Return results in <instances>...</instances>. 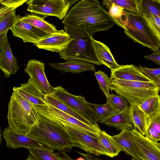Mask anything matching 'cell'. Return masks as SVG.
Listing matches in <instances>:
<instances>
[{"label":"cell","mask_w":160,"mask_h":160,"mask_svg":"<svg viewBox=\"0 0 160 160\" xmlns=\"http://www.w3.org/2000/svg\"><path fill=\"white\" fill-rule=\"evenodd\" d=\"M7 32L0 35V68L8 78L15 74L19 67L8 42Z\"/></svg>","instance_id":"obj_13"},{"label":"cell","mask_w":160,"mask_h":160,"mask_svg":"<svg viewBox=\"0 0 160 160\" xmlns=\"http://www.w3.org/2000/svg\"><path fill=\"white\" fill-rule=\"evenodd\" d=\"M25 160H36L31 155V154H29L27 158Z\"/></svg>","instance_id":"obj_44"},{"label":"cell","mask_w":160,"mask_h":160,"mask_svg":"<svg viewBox=\"0 0 160 160\" xmlns=\"http://www.w3.org/2000/svg\"><path fill=\"white\" fill-rule=\"evenodd\" d=\"M78 0H30L27 10L45 17L54 16L61 20L65 17L69 8Z\"/></svg>","instance_id":"obj_7"},{"label":"cell","mask_w":160,"mask_h":160,"mask_svg":"<svg viewBox=\"0 0 160 160\" xmlns=\"http://www.w3.org/2000/svg\"><path fill=\"white\" fill-rule=\"evenodd\" d=\"M2 135L9 148H26L43 146L37 141L27 135L17 133L8 127L2 131Z\"/></svg>","instance_id":"obj_17"},{"label":"cell","mask_w":160,"mask_h":160,"mask_svg":"<svg viewBox=\"0 0 160 160\" xmlns=\"http://www.w3.org/2000/svg\"><path fill=\"white\" fill-rule=\"evenodd\" d=\"M94 75L98 82L100 88L106 96L107 100H108L111 94L109 91L111 82L110 78L104 72L99 70L95 72Z\"/></svg>","instance_id":"obj_33"},{"label":"cell","mask_w":160,"mask_h":160,"mask_svg":"<svg viewBox=\"0 0 160 160\" xmlns=\"http://www.w3.org/2000/svg\"><path fill=\"white\" fill-rule=\"evenodd\" d=\"M28 0H0V17L27 2Z\"/></svg>","instance_id":"obj_35"},{"label":"cell","mask_w":160,"mask_h":160,"mask_svg":"<svg viewBox=\"0 0 160 160\" xmlns=\"http://www.w3.org/2000/svg\"><path fill=\"white\" fill-rule=\"evenodd\" d=\"M143 57L146 59L152 61L160 66V50L153 52L149 54L144 56Z\"/></svg>","instance_id":"obj_40"},{"label":"cell","mask_w":160,"mask_h":160,"mask_svg":"<svg viewBox=\"0 0 160 160\" xmlns=\"http://www.w3.org/2000/svg\"><path fill=\"white\" fill-rule=\"evenodd\" d=\"M32 156L36 160H68L58 152H54V149L44 146L28 148Z\"/></svg>","instance_id":"obj_26"},{"label":"cell","mask_w":160,"mask_h":160,"mask_svg":"<svg viewBox=\"0 0 160 160\" xmlns=\"http://www.w3.org/2000/svg\"><path fill=\"white\" fill-rule=\"evenodd\" d=\"M140 13L160 40V0H141Z\"/></svg>","instance_id":"obj_15"},{"label":"cell","mask_w":160,"mask_h":160,"mask_svg":"<svg viewBox=\"0 0 160 160\" xmlns=\"http://www.w3.org/2000/svg\"><path fill=\"white\" fill-rule=\"evenodd\" d=\"M154 82L158 85L160 88V77L156 79Z\"/></svg>","instance_id":"obj_43"},{"label":"cell","mask_w":160,"mask_h":160,"mask_svg":"<svg viewBox=\"0 0 160 160\" xmlns=\"http://www.w3.org/2000/svg\"><path fill=\"white\" fill-rule=\"evenodd\" d=\"M111 80L120 79L143 82L153 81L147 77L133 64L120 65L117 69L111 71Z\"/></svg>","instance_id":"obj_19"},{"label":"cell","mask_w":160,"mask_h":160,"mask_svg":"<svg viewBox=\"0 0 160 160\" xmlns=\"http://www.w3.org/2000/svg\"><path fill=\"white\" fill-rule=\"evenodd\" d=\"M60 153L62 154L63 155L65 156L67 159L68 160H75L69 157L65 152H60Z\"/></svg>","instance_id":"obj_42"},{"label":"cell","mask_w":160,"mask_h":160,"mask_svg":"<svg viewBox=\"0 0 160 160\" xmlns=\"http://www.w3.org/2000/svg\"><path fill=\"white\" fill-rule=\"evenodd\" d=\"M79 154L82 156L87 160H103L98 158L92 155L91 154L85 153L76 151Z\"/></svg>","instance_id":"obj_41"},{"label":"cell","mask_w":160,"mask_h":160,"mask_svg":"<svg viewBox=\"0 0 160 160\" xmlns=\"http://www.w3.org/2000/svg\"><path fill=\"white\" fill-rule=\"evenodd\" d=\"M127 17L126 36L134 42L145 47L153 52L159 50L160 40L141 14L126 10Z\"/></svg>","instance_id":"obj_6"},{"label":"cell","mask_w":160,"mask_h":160,"mask_svg":"<svg viewBox=\"0 0 160 160\" xmlns=\"http://www.w3.org/2000/svg\"><path fill=\"white\" fill-rule=\"evenodd\" d=\"M39 112L42 115L56 122L70 124L98 139L101 130L100 128L87 124L48 103L46 105L41 106Z\"/></svg>","instance_id":"obj_8"},{"label":"cell","mask_w":160,"mask_h":160,"mask_svg":"<svg viewBox=\"0 0 160 160\" xmlns=\"http://www.w3.org/2000/svg\"><path fill=\"white\" fill-rule=\"evenodd\" d=\"M92 43L96 56L100 62L111 71L118 68L120 65L116 61L110 50L103 43L92 38Z\"/></svg>","instance_id":"obj_22"},{"label":"cell","mask_w":160,"mask_h":160,"mask_svg":"<svg viewBox=\"0 0 160 160\" xmlns=\"http://www.w3.org/2000/svg\"><path fill=\"white\" fill-rule=\"evenodd\" d=\"M44 98L47 103L55 107L60 110L74 117L87 124L100 128L99 126L94 125L91 123L79 113L58 99L53 94L45 95Z\"/></svg>","instance_id":"obj_25"},{"label":"cell","mask_w":160,"mask_h":160,"mask_svg":"<svg viewBox=\"0 0 160 160\" xmlns=\"http://www.w3.org/2000/svg\"><path fill=\"white\" fill-rule=\"evenodd\" d=\"M13 90L18 93L31 104L35 105H46L45 95L34 84L30 78L28 82L22 83L19 87H14Z\"/></svg>","instance_id":"obj_18"},{"label":"cell","mask_w":160,"mask_h":160,"mask_svg":"<svg viewBox=\"0 0 160 160\" xmlns=\"http://www.w3.org/2000/svg\"><path fill=\"white\" fill-rule=\"evenodd\" d=\"M73 39L65 30L62 29L41 39L34 45L39 49L59 53Z\"/></svg>","instance_id":"obj_16"},{"label":"cell","mask_w":160,"mask_h":160,"mask_svg":"<svg viewBox=\"0 0 160 160\" xmlns=\"http://www.w3.org/2000/svg\"><path fill=\"white\" fill-rule=\"evenodd\" d=\"M130 106L134 128L138 129L144 136L147 126L146 115L138 106L134 104H130Z\"/></svg>","instance_id":"obj_31"},{"label":"cell","mask_w":160,"mask_h":160,"mask_svg":"<svg viewBox=\"0 0 160 160\" xmlns=\"http://www.w3.org/2000/svg\"><path fill=\"white\" fill-rule=\"evenodd\" d=\"M160 136V114L152 120L147 125Z\"/></svg>","instance_id":"obj_39"},{"label":"cell","mask_w":160,"mask_h":160,"mask_svg":"<svg viewBox=\"0 0 160 160\" xmlns=\"http://www.w3.org/2000/svg\"><path fill=\"white\" fill-rule=\"evenodd\" d=\"M112 137L121 151L124 152L132 158L143 159L133 140L130 130H124Z\"/></svg>","instance_id":"obj_20"},{"label":"cell","mask_w":160,"mask_h":160,"mask_svg":"<svg viewBox=\"0 0 160 160\" xmlns=\"http://www.w3.org/2000/svg\"><path fill=\"white\" fill-rule=\"evenodd\" d=\"M109 89L125 99L130 104L139 107L148 98L158 94L160 88L153 81L120 79L111 80Z\"/></svg>","instance_id":"obj_5"},{"label":"cell","mask_w":160,"mask_h":160,"mask_svg":"<svg viewBox=\"0 0 160 160\" xmlns=\"http://www.w3.org/2000/svg\"><path fill=\"white\" fill-rule=\"evenodd\" d=\"M7 118L12 130L24 135L38 124L37 112L32 104L15 90L8 103Z\"/></svg>","instance_id":"obj_4"},{"label":"cell","mask_w":160,"mask_h":160,"mask_svg":"<svg viewBox=\"0 0 160 160\" xmlns=\"http://www.w3.org/2000/svg\"><path fill=\"white\" fill-rule=\"evenodd\" d=\"M49 65L63 73L68 72L78 73L86 71L95 72L93 64L81 60H71L62 63L51 62Z\"/></svg>","instance_id":"obj_21"},{"label":"cell","mask_w":160,"mask_h":160,"mask_svg":"<svg viewBox=\"0 0 160 160\" xmlns=\"http://www.w3.org/2000/svg\"><path fill=\"white\" fill-rule=\"evenodd\" d=\"M97 122L104 123L114 115L120 112L108 100L103 104L88 103Z\"/></svg>","instance_id":"obj_24"},{"label":"cell","mask_w":160,"mask_h":160,"mask_svg":"<svg viewBox=\"0 0 160 160\" xmlns=\"http://www.w3.org/2000/svg\"><path fill=\"white\" fill-rule=\"evenodd\" d=\"M44 18L33 14L21 17V19L23 22L30 24L48 34L56 33L58 31L56 27L46 21Z\"/></svg>","instance_id":"obj_28"},{"label":"cell","mask_w":160,"mask_h":160,"mask_svg":"<svg viewBox=\"0 0 160 160\" xmlns=\"http://www.w3.org/2000/svg\"><path fill=\"white\" fill-rule=\"evenodd\" d=\"M45 64L36 59L29 60L24 71L34 84L45 95L54 93V87L49 82L45 72Z\"/></svg>","instance_id":"obj_11"},{"label":"cell","mask_w":160,"mask_h":160,"mask_svg":"<svg viewBox=\"0 0 160 160\" xmlns=\"http://www.w3.org/2000/svg\"><path fill=\"white\" fill-rule=\"evenodd\" d=\"M37 112L38 124L33 126L27 135L43 146L60 152H69L73 147V144L63 125Z\"/></svg>","instance_id":"obj_2"},{"label":"cell","mask_w":160,"mask_h":160,"mask_svg":"<svg viewBox=\"0 0 160 160\" xmlns=\"http://www.w3.org/2000/svg\"><path fill=\"white\" fill-rule=\"evenodd\" d=\"M14 36L21 38L24 43H35L48 34L30 24L22 21L19 15L10 29Z\"/></svg>","instance_id":"obj_12"},{"label":"cell","mask_w":160,"mask_h":160,"mask_svg":"<svg viewBox=\"0 0 160 160\" xmlns=\"http://www.w3.org/2000/svg\"><path fill=\"white\" fill-rule=\"evenodd\" d=\"M62 23L82 29L92 36L98 32L108 31L115 24L97 0L79 1L68 10Z\"/></svg>","instance_id":"obj_1"},{"label":"cell","mask_w":160,"mask_h":160,"mask_svg":"<svg viewBox=\"0 0 160 160\" xmlns=\"http://www.w3.org/2000/svg\"><path fill=\"white\" fill-rule=\"evenodd\" d=\"M158 145L159 146V147L160 148V142H159V143L158 142Z\"/></svg>","instance_id":"obj_47"},{"label":"cell","mask_w":160,"mask_h":160,"mask_svg":"<svg viewBox=\"0 0 160 160\" xmlns=\"http://www.w3.org/2000/svg\"><path fill=\"white\" fill-rule=\"evenodd\" d=\"M141 0H104L103 5H105L114 4L124 9L136 12H140Z\"/></svg>","instance_id":"obj_32"},{"label":"cell","mask_w":160,"mask_h":160,"mask_svg":"<svg viewBox=\"0 0 160 160\" xmlns=\"http://www.w3.org/2000/svg\"><path fill=\"white\" fill-rule=\"evenodd\" d=\"M98 140L105 149L108 156L113 158L118 156L121 152L112 136L104 130L99 132Z\"/></svg>","instance_id":"obj_29"},{"label":"cell","mask_w":160,"mask_h":160,"mask_svg":"<svg viewBox=\"0 0 160 160\" xmlns=\"http://www.w3.org/2000/svg\"><path fill=\"white\" fill-rule=\"evenodd\" d=\"M85 160L83 158H82V157H80L79 158H78L77 160Z\"/></svg>","instance_id":"obj_46"},{"label":"cell","mask_w":160,"mask_h":160,"mask_svg":"<svg viewBox=\"0 0 160 160\" xmlns=\"http://www.w3.org/2000/svg\"><path fill=\"white\" fill-rule=\"evenodd\" d=\"M145 135L146 137L154 142L160 141V136L152 128L147 127Z\"/></svg>","instance_id":"obj_38"},{"label":"cell","mask_w":160,"mask_h":160,"mask_svg":"<svg viewBox=\"0 0 160 160\" xmlns=\"http://www.w3.org/2000/svg\"><path fill=\"white\" fill-rule=\"evenodd\" d=\"M133 140L144 160H160V148L154 142L142 135L137 129L130 130Z\"/></svg>","instance_id":"obj_14"},{"label":"cell","mask_w":160,"mask_h":160,"mask_svg":"<svg viewBox=\"0 0 160 160\" xmlns=\"http://www.w3.org/2000/svg\"></svg>","instance_id":"obj_48"},{"label":"cell","mask_w":160,"mask_h":160,"mask_svg":"<svg viewBox=\"0 0 160 160\" xmlns=\"http://www.w3.org/2000/svg\"><path fill=\"white\" fill-rule=\"evenodd\" d=\"M105 6L108 9V12L114 23L126 30L127 17L125 10L114 4L107 5Z\"/></svg>","instance_id":"obj_30"},{"label":"cell","mask_w":160,"mask_h":160,"mask_svg":"<svg viewBox=\"0 0 160 160\" xmlns=\"http://www.w3.org/2000/svg\"><path fill=\"white\" fill-rule=\"evenodd\" d=\"M56 98L81 115L92 123L99 126L85 97L70 93L61 86L54 87L53 94Z\"/></svg>","instance_id":"obj_10"},{"label":"cell","mask_w":160,"mask_h":160,"mask_svg":"<svg viewBox=\"0 0 160 160\" xmlns=\"http://www.w3.org/2000/svg\"><path fill=\"white\" fill-rule=\"evenodd\" d=\"M65 31L73 40L59 52L60 58L66 61L78 60L97 65L103 64L98 59L92 43L93 36L80 28L64 24Z\"/></svg>","instance_id":"obj_3"},{"label":"cell","mask_w":160,"mask_h":160,"mask_svg":"<svg viewBox=\"0 0 160 160\" xmlns=\"http://www.w3.org/2000/svg\"><path fill=\"white\" fill-rule=\"evenodd\" d=\"M138 69L147 77L153 82L160 77V68H151L139 65Z\"/></svg>","instance_id":"obj_37"},{"label":"cell","mask_w":160,"mask_h":160,"mask_svg":"<svg viewBox=\"0 0 160 160\" xmlns=\"http://www.w3.org/2000/svg\"><path fill=\"white\" fill-rule=\"evenodd\" d=\"M145 114L147 125L153 118L160 114V96L158 94L151 97L139 107Z\"/></svg>","instance_id":"obj_27"},{"label":"cell","mask_w":160,"mask_h":160,"mask_svg":"<svg viewBox=\"0 0 160 160\" xmlns=\"http://www.w3.org/2000/svg\"><path fill=\"white\" fill-rule=\"evenodd\" d=\"M16 10L14 9L0 17V35L8 32L12 27L17 16Z\"/></svg>","instance_id":"obj_34"},{"label":"cell","mask_w":160,"mask_h":160,"mask_svg":"<svg viewBox=\"0 0 160 160\" xmlns=\"http://www.w3.org/2000/svg\"><path fill=\"white\" fill-rule=\"evenodd\" d=\"M57 123L63 125L70 137L73 147L81 148L88 154L97 156L101 155L107 156V152L99 142L98 139L69 124Z\"/></svg>","instance_id":"obj_9"},{"label":"cell","mask_w":160,"mask_h":160,"mask_svg":"<svg viewBox=\"0 0 160 160\" xmlns=\"http://www.w3.org/2000/svg\"><path fill=\"white\" fill-rule=\"evenodd\" d=\"M104 124L114 127L121 132L124 130H131L134 128L130 105L125 110L114 115Z\"/></svg>","instance_id":"obj_23"},{"label":"cell","mask_w":160,"mask_h":160,"mask_svg":"<svg viewBox=\"0 0 160 160\" xmlns=\"http://www.w3.org/2000/svg\"><path fill=\"white\" fill-rule=\"evenodd\" d=\"M131 160H143L142 159H138V158H132Z\"/></svg>","instance_id":"obj_45"},{"label":"cell","mask_w":160,"mask_h":160,"mask_svg":"<svg viewBox=\"0 0 160 160\" xmlns=\"http://www.w3.org/2000/svg\"><path fill=\"white\" fill-rule=\"evenodd\" d=\"M108 101L121 112L125 110L128 106L127 100L123 97L117 94L112 93L110 94Z\"/></svg>","instance_id":"obj_36"}]
</instances>
